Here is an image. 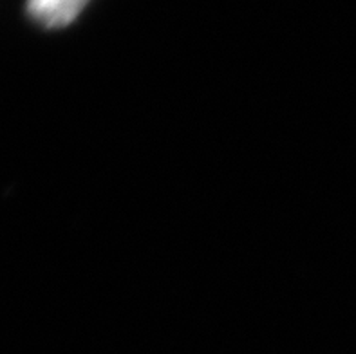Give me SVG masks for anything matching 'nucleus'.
I'll list each match as a JSON object with an SVG mask.
<instances>
[{
    "label": "nucleus",
    "instance_id": "obj_1",
    "mask_svg": "<svg viewBox=\"0 0 356 354\" xmlns=\"http://www.w3.org/2000/svg\"><path fill=\"white\" fill-rule=\"evenodd\" d=\"M89 0H27V15L49 29H58L74 22Z\"/></svg>",
    "mask_w": 356,
    "mask_h": 354
}]
</instances>
